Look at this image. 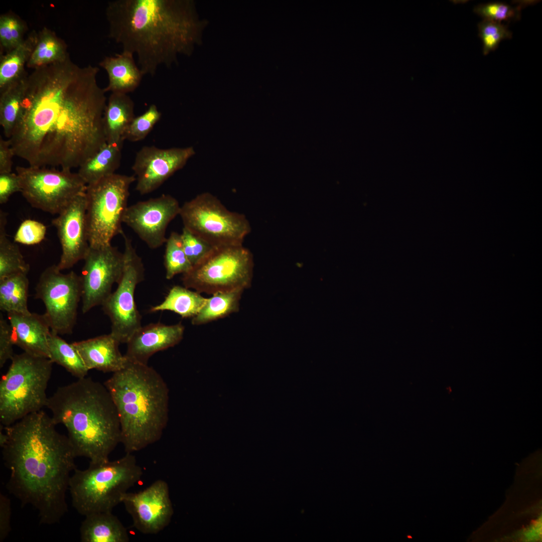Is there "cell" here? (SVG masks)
Segmentation results:
<instances>
[{
	"instance_id": "obj_41",
	"label": "cell",
	"mask_w": 542,
	"mask_h": 542,
	"mask_svg": "<svg viewBox=\"0 0 542 542\" xmlns=\"http://www.w3.org/2000/svg\"><path fill=\"white\" fill-rule=\"evenodd\" d=\"M21 183L17 174L12 172L0 174V204L7 202L10 196L21 192Z\"/></svg>"
},
{
	"instance_id": "obj_11",
	"label": "cell",
	"mask_w": 542,
	"mask_h": 542,
	"mask_svg": "<svg viewBox=\"0 0 542 542\" xmlns=\"http://www.w3.org/2000/svg\"><path fill=\"white\" fill-rule=\"evenodd\" d=\"M16 170L23 197L32 207L50 214H60L86 191L87 184L70 169L29 166Z\"/></svg>"
},
{
	"instance_id": "obj_38",
	"label": "cell",
	"mask_w": 542,
	"mask_h": 542,
	"mask_svg": "<svg viewBox=\"0 0 542 542\" xmlns=\"http://www.w3.org/2000/svg\"><path fill=\"white\" fill-rule=\"evenodd\" d=\"M181 235L184 251L192 267L216 247L185 227Z\"/></svg>"
},
{
	"instance_id": "obj_12",
	"label": "cell",
	"mask_w": 542,
	"mask_h": 542,
	"mask_svg": "<svg viewBox=\"0 0 542 542\" xmlns=\"http://www.w3.org/2000/svg\"><path fill=\"white\" fill-rule=\"evenodd\" d=\"M124 241L123 267L121 277L115 291L101 305L111 322V333L120 343H126L142 325L141 315L135 302L137 286L145 277L142 258L131 240L123 232Z\"/></svg>"
},
{
	"instance_id": "obj_1",
	"label": "cell",
	"mask_w": 542,
	"mask_h": 542,
	"mask_svg": "<svg viewBox=\"0 0 542 542\" xmlns=\"http://www.w3.org/2000/svg\"><path fill=\"white\" fill-rule=\"evenodd\" d=\"M96 66L69 55L27 74L20 120L9 139L15 156L30 166L79 167L106 142V104Z\"/></svg>"
},
{
	"instance_id": "obj_37",
	"label": "cell",
	"mask_w": 542,
	"mask_h": 542,
	"mask_svg": "<svg viewBox=\"0 0 542 542\" xmlns=\"http://www.w3.org/2000/svg\"><path fill=\"white\" fill-rule=\"evenodd\" d=\"M474 13L483 20L501 23L510 22L520 18V6L513 7L501 2H491L475 7Z\"/></svg>"
},
{
	"instance_id": "obj_28",
	"label": "cell",
	"mask_w": 542,
	"mask_h": 542,
	"mask_svg": "<svg viewBox=\"0 0 542 542\" xmlns=\"http://www.w3.org/2000/svg\"><path fill=\"white\" fill-rule=\"evenodd\" d=\"M206 300L207 298L197 291H193L185 287L174 286L164 300L152 307L150 312L170 311L182 318H193L200 311Z\"/></svg>"
},
{
	"instance_id": "obj_39",
	"label": "cell",
	"mask_w": 542,
	"mask_h": 542,
	"mask_svg": "<svg viewBox=\"0 0 542 542\" xmlns=\"http://www.w3.org/2000/svg\"><path fill=\"white\" fill-rule=\"evenodd\" d=\"M46 226L36 220L26 219L22 222L16 231L14 240L24 245H35L41 242L46 234Z\"/></svg>"
},
{
	"instance_id": "obj_23",
	"label": "cell",
	"mask_w": 542,
	"mask_h": 542,
	"mask_svg": "<svg viewBox=\"0 0 542 542\" xmlns=\"http://www.w3.org/2000/svg\"><path fill=\"white\" fill-rule=\"evenodd\" d=\"M134 103L127 94L111 93L103 116L106 142L123 143L124 136L135 117Z\"/></svg>"
},
{
	"instance_id": "obj_32",
	"label": "cell",
	"mask_w": 542,
	"mask_h": 542,
	"mask_svg": "<svg viewBox=\"0 0 542 542\" xmlns=\"http://www.w3.org/2000/svg\"><path fill=\"white\" fill-rule=\"evenodd\" d=\"M68 56L64 42L51 30L44 28L37 35L27 66L37 68L62 60Z\"/></svg>"
},
{
	"instance_id": "obj_4",
	"label": "cell",
	"mask_w": 542,
	"mask_h": 542,
	"mask_svg": "<svg viewBox=\"0 0 542 542\" xmlns=\"http://www.w3.org/2000/svg\"><path fill=\"white\" fill-rule=\"evenodd\" d=\"M56 425L62 424L77 457L106 462L121 443L119 416L103 384L84 377L58 388L46 406Z\"/></svg>"
},
{
	"instance_id": "obj_3",
	"label": "cell",
	"mask_w": 542,
	"mask_h": 542,
	"mask_svg": "<svg viewBox=\"0 0 542 542\" xmlns=\"http://www.w3.org/2000/svg\"><path fill=\"white\" fill-rule=\"evenodd\" d=\"M189 5L172 0H115L106 9L110 38L136 54L143 74L169 67L194 39Z\"/></svg>"
},
{
	"instance_id": "obj_13",
	"label": "cell",
	"mask_w": 542,
	"mask_h": 542,
	"mask_svg": "<svg viewBox=\"0 0 542 542\" xmlns=\"http://www.w3.org/2000/svg\"><path fill=\"white\" fill-rule=\"evenodd\" d=\"M53 264L41 274L35 298L41 300L51 331L58 335L70 334L76 324L77 309L81 300L80 276L74 272L63 274Z\"/></svg>"
},
{
	"instance_id": "obj_17",
	"label": "cell",
	"mask_w": 542,
	"mask_h": 542,
	"mask_svg": "<svg viewBox=\"0 0 542 542\" xmlns=\"http://www.w3.org/2000/svg\"><path fill=\"white\" fill-rule=\"evenodd\" d=\"M195 154L192 147L169 149L153 146L142 147L137 153L131 167L136 178V190L141 195L153 192L183 168Z\"/></svg>"
},
{
	"instance_id": "obj_21",
	"label": "cell",
	"mask_w": 542,
	"mask_h": 542,
	"mask_svg": "<svg viewBox=\"0 0 542 542\" xmlns=\"http://www.w3.org/2000/svg\"><path fill=\"white\" fill-rule=\"evenodd\" d=\"M89 370L117 372L127 361L119 351V342L111 334L72 343Z\"/></svg>"
},
{
	"instance_id": "obj_43",
	"label": "cell",
	"mask_w": 542,
	"mask_h": 542,
	"mask_svg": "<svg viewBox=\"0 0 542 542\" xmlns=\"http://www.w3.org/2000/svg\"><path fill=\"white\" fill-rule=\"evenodd\" d=\"M15 156L9 139H0V174L11 173Z\"/></svg>"
},
{
	"instance_id": "obj_8",
	"label": "cell",
	"mask_w": 542,
	"mask_h": 542,
	"mask_svg": "<svg viewBox=\"0 0 542 542\" xmlns=\"http://www.w3.org/2000/svg\"><path fill=\"white\" fill-rule=\"evenodd\" d=\"M134 175L114 174L87 185L86 218L90 247L111 244L123 232L122 224L128 207L129 188Z\"/></svg>"
},
{
	"instance_id": "obj_30",
	"label": "cell",
	"mask_w": 542,
	"mask_h": 542,
	"mask_svg": "<svg viewBox=\"0 0 542 542\" xmlns=\"http://www.w3.org/2000/svg\"><path fill=\"white\" fill-rule=\"evenodd\" d=\"M37 37L36 34H31L2 57L0 64L1 90L24 74V67L32 53Z\"/></svg>"
},
{
	"instance_id": "obj_34",
	"label": "cell",
	"mask_w": 542,
	"mask_h": 542,
	"mask_svg": "<svg viewBox=\"0 0 542 542\" xmlns=\"http://www.w3.org/2000/svg\"><path fill=\"white\" fill-rule=\"evenodd\" d=\"M164 265L168 280L178 274L187 273L192 267L184 251L181 234L176 232H171L167 238Z\"/></svg>"
},
{
	"instance_id": "obj_42",
	"label": "cell",
	"mask_w": 542,
	"mask_h": 542,
	"mask_svg": "<svg viewBox=\"0 0 542 542\" xmlns=\"http://www.w3.org/2000/svg\"><path fill=\"white\" fill-rule=\"evenodd\" d=\"M12 507L10 498L0 494V541H3L11 531Z\"/></svg>"
},
{
	"instance_id": "obj_44",
	"label": "cell",
	"mask_w": 542,
	"mask_h": 542,
	"mask_svg": "<svg viewBox=\"0 0 542 542\" xmlns=\"http://www.w3.org/2000/svg\"><path fill=\"white\" fill-rule=\"evenodd\" d=\"M0 42L2 47L8 52L16 47L13 38L9 15H3L0 18Z\"/></svg>"
},
{
	"instance_id": "obj_26",
	"label": "cell",
	"mask_w": 542,
	"mask_h": 542,
	"mask_svg": "<svg viewBox=\"0 0 542 542\" xmlns=\"http://www.w3.org/2000/svg\"><path fill=\"white\" fill-rule=\"evenodd\" d=\"M26 75L24 73L1 90L0 123L8 139L12 136L21 115Z\"/></svg>"
},
{
	"instance_id": "obj_5",
	"label": "cell",
	"mask_w": 542,
	"mask_h": 542,
	"mask_svg": "<svg viewBox=\"0 0 542 542\" xmlns=\"http://www.w3.org/2000/svg\"><path fill=\"white\" fill-rule=\"evenodd\" d=\"M104 384L117 409L126 453L140 451L160 440L168 422L169 390L158 371L127 359L124 367Z\"/></svg>"
},
{
	"instance_id": "obj_18",
	"label": "cell",
	"mask_w": 542,
	"mask_h": 542,
	"mask_svg": "<svg viewBox=\"0 0 542 542\" xmlns=\"http://www.w3.org/2000/svg\"><path fill=\"white\" fill-rule=\"evenodd\" d=\"M58 215L52 223L57 229L62 249L60 261L56 265L62 270L83 260L90 248L85 192L77 196Z\"/></svg>"
},
{
	"instance_id": "obj_24",
	"label": "cell",
	"mask_w": 542,
	"mask_h": 542,
	"mask_svg": "<svg viewBox=\"0 0 542 542\" xmlns=\"http://www.w3.org/2000/svg\"><path fill=\"white\" fill-rule=\"evenodd\" d=\"M82 542H128L126 528L112 512L93 513L85 516L80 527Z\"/></svg>"
},
{
	"instance_id": "obj_19",
	"label": "cell",
	"mask_w": 542,
	"mask_h": 542,
	"mask_svg": "<svg viewBox=\"0 0 542 542\" xmlns=\"http://www.w3.org/2000/svg\"><path fill=\"white\" fill-rule=\"evenodd\" d=\"M184 333V327L180 323L167 325L159 322L142 326L126 343L124 356L130 361L148 364L153 354L178 344Z\"/></svg>"
},
{
	"instance_id": "obj_25",
	"label": "cell",
	"mask_w": 542,
	"mask_h": 542,
	"mask_svg": "<svg viewBox=\"0 0 542 542\" xmlns=\"http://www.w3.org/2000/svg\"><path fill=\"white\" fill-rule=\"evenodd\" d=\"M123 144L106 143L79 167L77 173L87 185L115 174L120 164Z\"/></svg>"
},
{
	"instance_id": "obj_22",
	"label": "cell",
	"mask_w": 542,
	"mask_h": 542,
	"mask_svg": "<svg viewBox=\"0 0 542 542\" xmlns=\"http://www.w3.org/2000/svg\"><path fill=\"white\" fill-rule=\"evenodd\" d=\"M107 72L108 84L105 92L127 94L140 85L144 76L136 64L133 54L126 51L106 57L99 64Z\"/></svg>"
},
{
	"instance_id": "obj_7",
	"label": "cell",
	"mask_w": 542,
	"mask_h": 542,
	"mask_svg": "<svg viewBox=\"0 0 542 542\" xmlns=\"http://www.w3.org/2000/svg\"><path fill=\"white\" fill-rule=\"evenodd\" d=\"M0 381V422L10 426L46 407L53 362L25 352L14 354Z\"/></svg>"
},
{
	"instance_id": "obj_36",
	"label": "cell",
	"mask_w": 542,
	"mask_h": 542,
	"mask_svg": "<svg viewBox=\"0 0 542 542\" xmlns=\"http://www.w3.org/2000/svg\"><path fill=\"white\" fill-rule=\"evenodd\" d=\"M478 28L485 55L496 50L502 40L512 37V33L501 23L483 20L478 24Z\"/></svg>"
},
{
	"instance_id": "obj_27",
	"label": "cell",
	"mask_w": 542,
	"mask_h": 542,
	"mask_svg": "<svg viewBox=\"0 0 542 542\" xmlns=\"http://www.w3.org/2000/svg\"><path fill=\"white\" fill-rule=\"evenodd\" d=\"M29 280L27 274H15L0 279V309L9 313L28 314Z\"/></svg>"
},
{
	"instance_id": "obj_2",
	"label": "cell",
	"mask_w": 542,
	"mask_h": 542,
	"mask_svg": "<svg viewBox=\"0 0 542 542\" xmlns=\"http://www.w3.org/2000/svg\"><path fill=\"white\" fill-rule=\"evenodd\" d=\"M42 410L5 427L2 448L10 472L7 487L22 505L38 512L40 523H58L68 511L66 492L76 457L67 436Z\"/></svg>"
},
{
	"instance_id": "obj_29",
	"label": "cell",
	"mask_w": 542,
	"mask_h": 542,
	"mask_svg": "<svg viewBox=\"0 0 542 542\" xmlns=\"http://www.w3.org/2000/svg\"><path fill=\"white\" fill-rule=\"evenodd\" d=\"M243 291L219 292L212 295L199 313L192 319L193 325H201L225 318L239 310V302Z\"/></svg>"
},
{
	"instance_id": "obj_16",
	"label": "cell",
	"mask_w": 542,
	"mask_h": 542,
	"mask_svg": "<svg viewBox=\"0 0 542 542\" xmlns=\"http://www.w3.org/2000/svg\"><path fill=\"white\" fill-rule=\"evenodd\" d=\"M123 503L134 527L146 534H157L170 523L174 513L168 483L158 479L138 492H126Z\"/></svg>"
},
{
	"instance_id": "obj_20",
	"label": "cell",
	"mask_w": 542,
	"mask_h": 542,
	"mask_svg": "<svg viewBox=\"0 0 542 542\" xmlns=\"http://www.w3.org/2000/svg\"><path fill=\"white\" fill-rule=\"evenodd\" d=\"M7 314L14 345L31 355L49 358L48 338L51 330L45 314Z\"/></svg>"
},
{
	"instance_id": "obj_40",
	"label": "cell",
	"mask_w": 542,
	"mask_h": 542,
	"mask_svg": "<svg viewBox=\"0 0 542 542\" xmlns=\"http://www.w3.org/2000/svg\"><path fill=\"white\" fill-rule=\"evenodd\" d=\"M11 327L8 321L0 315V367L14 355Z\"/></svg>"
},
{
	"instance_id": "obj_33",
	"label": "cell",
	"mask_w": 542,
	"mask_h": 542,
	"mask_svg": "<svg viewBox=\"0 0 542 542\" xmlns=\"http://www.w3.org/2000/svg\"><path fill=\"white\" fill-rule=\"evenodd\" d=\"M6 213L0 211V279L17 274H27L30 270L18 245L7 236Z\"/></svg>"
},
{
	"instance_id": "obj_31",
	"label": "cell",
	"mask_w": 542,
	"mask_h": 542,
	"mask_svg": "<svg viewBox=\"0 0 542 542\" xmlns=\"http://www.w3.org/2000/svg\"><path fill=\"white\" fill-rule=\"evenodd\" d=\"M49 359L78 378L86 377L89 370L73 345L52 331L48 338Z\"/></svg>"
},
{
	"instance_id": "obj_6",
	"label": "cell",
	"mask_w": 542,
	"mask_h": 542,
	"mask_svg": "<svg viewBox=\"0 0 542 542\" xmlns=\"http://www.w3.org/2000/svg\"><path fill=\"white\" fill-rule=\"evenodd\" d=\"M116 460L93 463L85 470L76 468L71 476L68 491L78 513L112 512L121 503L122 496L139 482L143 471L134 455L126 453Z\"/></svg>"
},
{
	"instance_id": "obj_15",
	"label": "cell",
	"mask_w": 542,
	"mask_h": 542,
	"mask_svg": "<svg viewBox=\"0 0 542 542\" xmlns=\"http://www.w3.org/2000/svg\"><path fill=\"white\" fill-rule=\"evenodd\" d=\"M181 209L178 200L172 196L163 194L128 206L124 215L125 224L151 249L166 243L169 224Z\"/></svg>"
},
{
	"instance_id": "obj_14",
	"label": "cell",
	"mask_w": 542,
	"mask_h": 542,
	"mask_svg": "<svg viewBox=\"0 0 542 542\" xmlns=\"http://www.w3.org/2000/svg\"><path fill=\"white\" fill-rule=\"evenodd\" d=\"M80 276L83 314L101 305L110 295L113 285L119 281L123 267V254L111 244L90 247Z\"/></svg>"
},
{
	"instance_id": "obj_10",
	"label": "cell",
	"mask_w": 542,
	"mask_h": 542,
	"mask_svg": "<svg viewBox=\"0 0 542 542\" xmlns=\"http://www.w3.org/2000/svg\"><path fill=\"white\" fill-rule=\"evenodd\" d=\"M184 227L214 247L242 245L251 227L241 213L229 210L209 193H203L181 206Z\"/></svg>"
},
{
	"instance_id": "obj_9",
	"label": "cell",
	"mask_w": 542,
	"mask_h": 542,
	"mask_svg": "<svg viewBox=\"0 0 542 542\" xmlns=\"http://www.w3.org/2000/svg\"><path fill=\"white\" fill-rule=\"evenodd\" d=\"M253 267L252 253L242 245L216 247L182 280L184 287L200 293L244 291L251 286Z\"/></svg>"
},
{
	"instance_id": "obj_35",
	"label": "cell",
	"mask_w": 542,
	"mask_h": 542,
	"mask_svg": "<svg viewBox=\"0 0 542 542\" xmlns=\"http://www.w3.org/2000/svg\"><path fill=\"white\" fill-rule=\"evenodd\" d=\"M161 116L162 113L156 105H150L143 114L135 116L131 121L125 132L124 141L134 142L144 140L160 120Z\"/></svg>"
}]
</instances>
